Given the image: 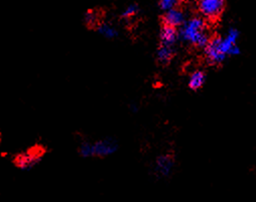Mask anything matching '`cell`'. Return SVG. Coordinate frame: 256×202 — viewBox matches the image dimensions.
I'll use <instances>...</instances> for the list:
<instances>
[{"mask_svg":"<svg viewBox=\"0 0 256 202\" xmlns=\"http://www.w3.org/2000/svg\"><path fill=\"white\" fill-rule=\"evenodd\" d=\"M179 1H185V0H179Z\"/></svg>","mask_w":256,"mask_h":202,"instance_id":"12","label":"cell"},{"mask_svg":"<svg viewBox=\"0 0 256 202\" xmlns=\"http://www.w3.org/2000/svg\"><path fill=\"white\" fill-rule=\"evenodd\" d=\"M173 57V51L171 47L161 45L157 52V60L163 66L168 65Z\"/></svg>","mask_w":256,"mask_h":202,"instance_id":"7","label":"cell"},{"mask_svg":"<svg viewBox=\"0 0 256 202\" xmlns=\"http://www.w3.org/2000/svg\"><path fill=\"white\" fill-rule=\"evenodd\" d=\"M205 82V73L203 71H196L190 78L188 87L193 90H198L204 85Z\"/></svg>","mask_w":256,"mask_h":202,"instance_id":"8","label":"cell"},{"mask_svg":"<svg viewBox=\"0 0 256 202\" xmlns=\"http://www.w3.org/2000/svg\"><path fill=\"white\" fill-rule=\"evenodd\" d=\"M161 20H163V24H168L177 28V26L183 24L185 20V17L181 9L173 7L170 10H167L165 15L161 17Z\"/></svg>","mask_w":256,"mask_h":202,"instance_id":"5","label":"cell"},{"mask_svg":"<svg viewBox=\"0 0 256 202\" xmlns=\"http://www.w3.org/2000/svg\"><path fill=\"white\" fill-rule=\"evenodd\" d=\"M177 37H178L177 28L168 24H163L160 31L161 45L171 47L174 44V42H176Z\"/></svg>","mask_w":256,"mask_h":202,"instance_id":"6","label":"cell"},{"mask_svg":"<svg viewBox=\"0 0 256 202\" xmlns=\"http://www.w3.org/2000/svg\"><path fill=\"white\" fill-rule=\"evenodd\" d=\"M86 22L90 26V28H92V26L97 24L98 23L97 13L94 12V11H89L86 16Z\"/></svg>","mask_w":256,"mask_h":202,"instance_id":"10","label":"cell"},{"mask_svg":"<svg viewBox=\"0 0 256 202\" xmlns=\"http://www.w3.org/2000/svg\"><path fill=\"white\" fill-rule=\"evenodd\" d=\"M137 12V7L136 5H131L127 8V10L124 12V15L123 17L124 18H131L133 17L134 15H136V13Z\"/></svg>","mask_w":256,"mask_h":202,"instance_id":"11","label":"cell"},{"mask_svg":"<svg viewBox=\"0 0 256 202\" xmlns=\"http://www.w3.org/2000/svg\"><path fill=\"white\" fill-rule=\"evenodd\" d=\"M43 153L37 150L31 151L26 154H21L16 159L17 166L21 170H29L35 166L42 159Z\"/></svg>","mask_w":256,"mask_h":202,"instance_id":"4","label":"cell"},{"mask_svg":"<svg viewBox=\"0 0 256 202\" xmlns=\"http://www.w3.org/2000/svg\"><path fill=\"white\" fill-rule=\"evenodd\" d=\"M206 24L202 18H193L188 20L181 32V36L197 48H205L209 42V36L205 32Z\"/></svg>","mask_w":256,"mask_h":202,"instance_id":"1","label":"cell"},{"mask_svg":"<svg viewBox=\"0 0 256 202\" xmlns=\"http://www.w3.org/2000/svg\"><path fill=\"white\" fill-rule=\"evenodd\" d=\"M197 6L202 16L215 22L222 17L226 7V0H198Z\"/></svg>","mask_w":256,"mask_h":202,"instance_id":"2","label":"cell"},{"mask_svg":"<svg viewBox=\"0 0 256 202\" xmlns=\"http://www.w3.org/2000/svg\"><path fill=\"white\" fill-rule=\"evenodd\" d=\"M179 0H160L159 1V7L163 10H170L173 7L177 6Z\"/></svg>","mask_w":256,"mask_h":202,"instance_id":"9","label":"cell"},{"mask_svg":"<svg viewBox=\"0 0 256 202\" xmlns=\"http://www.w3.org/2000/svg\"><path fill=\"white\" fill-rule=\"evenodd\" d=\"M221 37H214L209 38V42L204 48L206 59L212 65H220L226 57L221 48Z\"/></svg>","mask_w":256,"mask_h":202,"instance_id":"3","label":"cell"}]
</instances>
